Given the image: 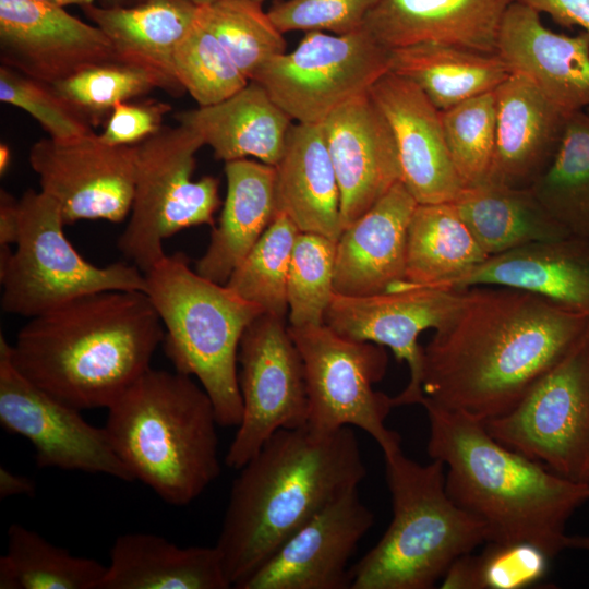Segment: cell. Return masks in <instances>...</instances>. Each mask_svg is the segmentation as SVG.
I'll return each instance as SVG.
<instances>
[{"label": "cell", "mask_w": 589, "mask_h": 589, "mask_svg": "<svg viewBox=\"0 0 589 589\" xmlns=\"http://www.w3.org/2000/svg\"><path fill=\"white\" fill-rule=\"evenodd\" d=\"M0 100L28 112L55 140L94 133L92 124L52 85L0 67Z\"/></svg>", "instance_id": "cell-42"}, {"label": "cell", "mask_w": 589, "mask_h": 589, "mask_svg": "<svg viewBox=\"0 0 589 589\" xmlns=\"http://www.w3.org/2000/svg\"><path fill=\"white\" fill-rule=\"evenodd\" d=\"M587 110H589V109H587Z\"/></svg>", "instance_id": "cell-56"}, {"label": "cell", "mask_w": 589, "mask_h": 589, "mask_svg": "<svg viewBox=\"0 0 589 589\" xmlns=\"http://www.w3.org/2000/svg\"><path fill=\"white\" fill-rule=\"evenodd\" d=\"M227 194L219 223L194 269L226 284L276 215L275 168L248 158L225 163Z\"/></svg>", "instance_id": "cell-29"}, {"label": "cell", "mask_w": 589, "mask_h": 589, "mask_svg": "<svg viewBox=\"0 0 589 589\" xmlns=\"http://www.w3.org/2000/svg\"><path fill=\"white\" fill-rule=\"evenodd\" d=\"M322 128L340 190L345 228L401 181L398 152L390 127L369 92L334 110Z\"/></svg>", "instance_id": "cell-20"}, {"label": "cell", "mask_w": 589, "mask_h": 589, "mask_svg": "<svg viewBox=\"0 0 589 589\" xmlns=\"http://www.w3.org/2000/svg\"><path fill=\"white\" fill-rule=\"evenodd\" d=\"M497 55L566 113L589 109L587 32L575 36L554 33L539 13L514 1L502 21Z\"/></svg>", "instance_id": "cell-22"}, {"label": "cell", "mask_w": 589, "mask_h": 589, "mask_svg": "<svg viewBox=\"0 0 589 589\" xmlns=\"http://www.w3.org/2000/svg\"><path fill=\"white\" fill-rule=\"evenodd\" d=\"M20 209L16 249L0 251L4 312L31 318L97 291H145V275L134 264L99 267L82 257L63 232L59 205L44 192L25 191Z\"/></svg>", "instance_id": "cell-8"}, {"label": "cell", "mask_w": 589, "mask_h": 589, "mask_svg": "<svg viewBox=\"0 0 589 589\" xmlns=\"http://www.w3.org/2000/svg\"><path fill=\"white\" fill-rule=\"evenodd\" d=\"M389 72L413 82L443 111L494 92L513 70L497 53L423 43L389 50Z\"/></svg>", "instance_id": "cell-32"}, {"label": "cell", "mask_w": 589, "mask_h": 589, "mask_svg": "<svg viewBox=\"0 0 589 589\" xmlns=\"http://www.w3.org/2000/svg\"><path fill=\"white\" fill-rule=\"evenodd\" d=\"M199 9L191 0H142L134 7L94 3L82 7L85 15L110 40L119 60L152 69L180 88L173 72V52L193 25Z\"/></svg>", "instance_id": "cell-30"}, {"label": "cell", "mask_w": 589, "mask_h": 589, "mask_svg": "<svg viewBox=\"0 0 589 589\" xmlns=\"http://www.w3.org/2000/svg\"><path fill=\"white\" fill-rule=\"evenodd\" d=\"M380 0H284L268 11L283 33L324 32L344 35L363 27L369 12Z\"/></svg>", "instance_id": "cell-43"}, {"label": "cell", "mask_w": 589, "mask_h": 589, "mask_svg": "<svg viewBox=\"0 0 589 589\" xmlns=\"http://www.w3.org/2000/svg\"><path fill=\"white\" fill-rule=\"evenodd\" d=\"M106 567L72 555L26 527L12 524L0 558L1 589H98Z\"/></svg>", "instance_id": "cell-34"}, {"label": "cell", "mask_w": 589, "mask_h": 589, "mask_svg": "<svg viewBox=\"0 0 589 589\" xmlns=\"http://www.w3.org/2000/svg\"><path fill=\"white\" fill-rule=\"evenodd\" d=\"M242 417L225 464L239 470L277 431L306 425L303 361L286 320L262 313L242 334L238 349Z\"/></svg>", "instance_id": "cell-13"}, {"label": "cell", "mask_w": 589, "mask_h": 589, "mask_svg": "<svg viewBox=\"0 0 589 589\" xmlns=\"http://www.w3.org/2000/svg\"><path fill=\"white\" fill-rule=\"evenodd\" d=\"M165 329L141 290H104L31 317L10 359L34 385L79 410L110 407L139 377Z\"/></svg>", "instance_id": "cell-3"}, {"label": "cell", "mask_w": 589, "mask_h": 589, "mask_svg": "<svg viewBox=\"0 0 589 589\" xmlns=\"http://www.w3.org/2000/svg\"><path fill=\"white\" fill-rule=\"evenodd\" d=\"M426 450L447 472L450 498L480 521L486 543L529 542L551 558L567 549L566 525L589 501V484L569 481L497 442L483 421L423 397Z\"/></svg>", "instance_id": "cell-4"}, {"label": "cell", "mask_w": 589, "mask_h": 589, "mask_svg": "<svg viewBox=\"0 0 589 589\" xmlns=\"http://www.w3.org/2000/svg\"><path fill=\"white\" fill-rule=\"evenodd\" d=\"M200 15L249 81L268 61L286 52L284 34L254 0L200 5Z\"/></svg>", "instance_id": "cell-38"}, {"label": "cell", "mask_w": 589, "mask_h": 589, "mask_svg": "<svg viewBox=\"0 0 589 589\" xmlns=\"http://www.w3.org/2000/svg\"><path fill=\"white\" fill-rule=\"evenodd\" d=\"M384 458L393 519L351 566V588H433L456 558L486 542L484 528L448 495L441 460L422 465L401 449Z\"/></svg>", "instance_id": "cell-6"}, {"label": "cell", "mask_w": 589, "mask_h": 589, "mask_svg": "<svg viewBox=\"0 0 589 589\" xmlns=\"http://www.w3.org/2000/svg\"><path fill=\"white\" fill-rule=\"evenodd\" d=\"M254 1L262 4L265 0H254Z\"/></svg>", "instance_id": "cell-55"}, {"label": "cell", "mask_w": 589, "mask_h": 589, "mask_svg": "<svg viewBox=\"0 0 589 589\" xmlns=\"http://www.w3.org/2000/svg\"><path fill=\"white\" fill-rule=\"evenodd\" d=\"M107 409L113 449L168 504H190L218 478L219 424L192 376L151 368Z\"/></svg>", "instance_id": "cell-5"}, {"label": "cell", "mask_w": 589, "mask_h": 589, "mask_svg": "<svg viewBox=\"0 0 589 589\" xmlns=\"http://www.w3.org/2000/svg\"><path fill=\"white\" fill-rule=\"evenodd\" d=\"M441 582L443 589H479L477 575V556L471 553L456 558Z\"/></svg>", "instance_id": "cell-47"}, {"label": "cell", "mask_w": 589, "mask_h": 589, "mask_svg": "<svg viewBox=\"0 0 589 589\" xmlns=\"http://www.w3.org/2000/svg\"><path fill=\"white\" fill-rule=\"evenodd\" d=\"M300 230L284 213L273 221L225 284L244 300L286 320L287 279L292 249Z\"/></svg>", "instance_id": "cell-37"}, {"label": "cell", "mask_w": 589, "mask_h": 589, "mask_svg": "<svg viewBox=\"0 0 589 589\" xmlns=\"http://www.w3.org/2000/svg\"><path fill=\"white\" fill-rule=\"evenodd\" d=\"M537 13H545L564 27H579L589 34V0H515Z\"/></svg>", "instance_id": "cell-46"}, {"label": "cell", "mask_w": 589, "mask_h": 589, "mask_svg": "<svg viewBox=\"0 0 589 589\" xmlns=\"http://www.w3.org/2000/svg\"><path fill=\"white\" fill-rule=\"evenodd\" d=\"M221 555L214 546H178L164 537L119 536L98 589H228Z\"/></svg>", "instance_id": "cell-28"}, {"label": "cell", "mask_w": 589, "mask_h": 589, "mask_svg": "<svg viewBox=\"0 0 589 589\" xmlns=\"http://www.w3.org/2000/svg\"><path fill=\"white\" fill-rule=\"evenodd\" d=\"M369 94L390 127L401 182L417 203L453 202L465 185L447 148L441 110L413 82L389 71Z\"/></svg>", "instance_id": "cell-19"}, {"label": "cell", "mask_w": 589, "mask_h": 589, "mask_svg": "<svg viewBox=\"0 0 589 589\" xmlns=\"http://www.w3.org/2000/svg\"><path fill=\"white\" fill-rule=\"evenodd\" d=\"M488 256L452 202L417 204L407 229L405 280L389 290L440 287Z\"/></svg>", "instance_id": "cell-33"}, {"label": "cell", "mask_w": 589, "mask_h": 589, "mask_svg": "<svg viewBox=\"0 0 589 589\" xmlns=\"http://www.w3.org/2000/svg\"><path fill=\"white\" fill-rule=\"evenodd\" d=\"M80 412L23 376L10 359V344L0 336V423L32 443L37 467L133 481L106 429L89 424Z\"/></svg>", "instance_id": "cell-14"}, {"label": "cell", "mask_w": 589, "mask_h": 589, "mask_svg": "<svg viewBox=\"0 0 589 589\" xmlns=\"http://www.w3.org/2000/svg\"><path fill=\"white\" fill-rule=\"evenodd\" d=\"M441 120L452 161L465 188L484 182L496 140L494 92L471 97L441 111Z\"/></svg>", "instance_id": "cell-41"}, {"label": "cell", "mask_w": 589, "mask_h": 589, "mask_svg": "<svg viewBox=\"0 0 589 589\" xmlns=\"http://www.w3.org/2000/svg\"><path fill=\"white\" fill-rule=\"evenodd\" d=\"M28 159L40 191L59 205L65 225L84 219L119 223L130 214L136 145H109L96 133L48 137L33 144Z\"/></svg>", "instance_id": "cell-15"}, {"label": "cell", "mask_w": 589, "mask_h": 589, "mask_svg": "<svg viewBox=\"0 0 589 589\" xmlns=\"http://www.w3.org/2000/svg\"><path fill=\"white\" fill-rule=\"evenodd\" d=\"M483 424L506 447L589 484V326L514 408Z\"/></svg>", "instance_id": "cell-11"}, {"label": "cell", "mask_w": 589, "mask_h": 589, "mask_svg": "<svg viewBox=\"0 0 589 589\" xmlns=\"http://www.w3.org/2000/svg\"><path fill=\"white\" fill-rule=\"evenodd\" d=\"M275 168L276 213L300 232L338 240L342 228L340 190L322 123L291 125Z\"/></svg>", "instance_id": "cell-26"}, {"label": "cell", "mask_w": 589, "mask_h": 589, "mask_svg": "<svg viewBox=\"0 0 589 589\" xmlns=\"http://www.w3.org/2000/svg\"><path fill=\"white\" fill-rule=\"evenodd\" d=\"M567 549H578L589 552V536H568Z\"/></svg>", "instance_id": "cell-51"}, {"label": "cell", "mask_w": 589, "mask_h": 589, "mask_svg": "<svg viewBox=\"0 0 589 589\" xmlns=\"http://www.w3.org/2000/svg\"><path fill=\"white\" fill-rule=\"evenodd\" d=\"M288 329L304 366L306 426L320 434L359 428L384 456L400 450V435L385 423L395 408L393 397L374 388L386 373L385 348L344 337L325 323Z\"/></svg>", "instance_id": "cell-10"}, {"label": "cell", "mask_w": 589, "mask_h": 589, "mask_svg": "<svg viewBox=\"0 0 589 589\" xmlns=\"http://www.w3.org/2000/svg\"><path fill=\"white\" fill-rule=\"evenodd\" d=\"M423 347L422 392L481 421L508 412L574 346L589 314L528 291L474 286Z\"/></svg>", "instance_id": "cell-1"}, {"label": "cell", "mask_w": 589, "mask_h": 589, "mask_svg": "<svg viewBox=\"0 0 589 589\" xmlns=\"http://www.w3.org/2000/svg\"><path fill=\"white\" fill-rule=\"evenodd\" d=\"M461 290L400 286L360 297L334 293L325 324L349 339L388 347L398 362H406L409 382L393 397L394 406L420 405L422 392V332L440 327L457 306Z\"/></svg>", "instance_id": "cell-16"}, {"label": "cell", "mask_w": 589, "mask_h": 589, "mask_svg": "<svg viewBox=\"0 0 589 589\" xmlns=\"http://www.w3.org/2000/svg\"><path fill=\"white\" fill-rule=\"evenodd\" d=\"M494 94L496 140L485 181L530 188L551 164L569 115L520 72H512Z\"/></svg>", "instance_id": "cell-21"}, {"label": "cell", "mask_w": 589, "mask_h": 589, "mask_svg": "<svg viewBox=\"0 0 589 589\" xmlns=\"http://www.w3.org/2000/svg\"><path fill=\"white\" fill-rule=\"evenodd\" d=\"M169 104L156 99L117 104L98 137L109 145L134 146L156 134L164 125Z\"/></svg>", "instance_id": "cell-45"}, {"label": "cell", "mask_w": 589, "mask_h": 589, "mask_svg": "<svg viewBox=\"0 0 589 589\" xmlns=\"http://www.w3.org/2000/svg\"><path fill=\"white\" fill-rule=\"evenodd\" d=\"M173 72L199 106L218 104L250 81L200 15L175 49Z\"/></svg>", "instance_id": "cell-39"}, {"label": "cell", "mask_w": 589, "mask_h": 589, "mask_svg": "<svg viewBox=\"0 0 589 589\" xmlns=\"http://www.w3.org/2000/svg\"><path fill=\"white\" fill-rule=\"evenodd\" d=\"M52 86L92 127L108 117L117 104L144 96L155 88L173 95L183 92L163 74L121 60L89 67Z\"/></svg>", "instance_id": "cell-36"}, {"label": "cell", "mask_w": 589, "mask_h": 589, "mask_svg": "<svg viewBox=\"0 0 589 589\" xmlns=\"http://www.w3.org/2000/svg\"><path fill=\"white\" fill-rule=\"evenodd\" d=\"M374 525L358 488L334 500L298 529L237 589L351 588L349 561Z\"/></svg>", "instance_id": "cell-17"}, {"label": "cell", "mask_w": 589, "mask_h": 589, "mask_svg": "<svg viewBox=\"0 0 589 589\" xmlns=\"http://www.w3.org/2000/svg\"><path fill=\"white\" fill-rule=\"evenodd\" d=\"M127 0H101L104 7L123 5Z\"/></svg>", "instance_id": "cell-53"}, {"label": "cell", "mask_w": 589, "mask_h": 589, "mask_svg": "<svg viewBox=\"0 0 589 589\" xmlns=\"http://www.w3.org/2000/svg\"><path fill=\"white\" fill-rule=\"evenodd\" d=\"M388 71L389 50L362 27L344 35L306 32L294 50L273 58L252 81L293 121L322 123Z\"/></svg>", "instance_id": "cell-12"}, {"label": "cell", "mask_w": 589, "mask_h": 589, "mask_svg": "<svg viewBox=\"0 0 589 589\" xmlns=\"http://www.w3.org/2000/svg\"><path fill=\"white\" fill-rule=\"evenodd\" d=\"M452 204L488 255L570 236L530 188L485 181L464 188Z\"/></svg>", "instance_id": "cell-31"}, {"label": "cell", "mask_w": 589, "mask_h": 589, "mask_svg": "<svg viewBox=\"0 0 589 589\" xmlns=\"http://www.w3.org/2000/svg\"><path fill=\"white\" fill-rule=\"evenodd\" d=\"M10 163V149L8 145L1 144L0 145V172H5L8 166Z\"/></svg>", "instance_id": "cell-52"}, {"label": "cell", "mask_w": 589, "mask_h": 589, "mask_svg": "<svg viewBox=\"0 0 589 589\" xmlns=\"http://www.w3.org/2000/svg\"><path fill=\"white\" fill-rule=\"evenodd\" d=\"M417 204L399 181L344 228L336 241V293L376 294L405 280L407 229Z\"/></svg>", "instance_id": "cell-23"}, {"label": "cell", "mask_w": 589, "mask_h": 589, "mask_svg": "<svg viewBox=\"0 0 589 589\" xmlns=\"http://www.w3.org/2000/svg\"><path fill=\"white\" fill-rule=\"evenodd\" d=\"M530 189L570 235L589 238V110L568 116L551 164Z\"/></svg>", "instance_id": "cell-35"}, {"label": "cell", "mask_w": 589, "mask_h": 589, "mask_svg": "<svg viewBox=\"0 0 589 589\" xmlns=\"http://www.w3.org/2000/svg\"><path fill=\"white\" fill-rule=\"evenodd\" d=\"M21 224L20 200L16 201L7 191H0V245L15 244Z\"/></svg>", "instance_id": "cell-48"}, {"label": "cell", "mask_w": 589, "mask_h": 589, "mask_svg": "<svg viewBox=\"0 0 589 589\" xmlns=\"http://www.w3.org/2000/svg\"><path fill=\"white\" fill-rule=\"evenodd\" d=\"M474 286L528 291L589 314V238L570 235L489 255L436 288Z\"/></svg>", "instance_id": "cell-25"}, {"label": "cell", "mask_w": 589, "mask_h": 589, "mask_svg": "<svg viewBox=\"0 0 589 589\" xmlns=\"http://www.w3.org/2000/svg\"><path fill=\"white\" fill-rule=\"evenodd\" d=\"M44 4L64 8L68 5H80L81 8L87 4H93L95 0H34Z\"/></svg>", "instance_id": "cell-50"}, {"label": "cell", "mask_w": 589, "mask_h": 589, "mask_svg": "<svg viewBox=\"0 0 589 589\" xmlns=\"http://www.w3.org/2000/svg\"><path fill=\"white\" fill-rule=\"evenodd\" d=\"M366 476L352 428L283 429L239 469L216 546L232 588L298 529Z\"/></svg>", "instance_id": "cell-2"}, {"label": "cell", "mask_w": 589, "mask_h": 589, "mask_svg": "<svg viewBox=\"0 0 589 589\" xmlns=\"http://www.w3.org/2000/svg\"><path fill=\"white\" fill-rule=\"evenodd\" d=\"M191 1L194 2L197 5H206V4L215 3V2L220 1V0H191Z\"/></svg>", "instance_id": "cell-54"}, {"label": "cell", "mask_w": 589, "mask_h": 589, "mask_svg": "<svg viewBox=\"0 0 589 589\" xmlns=\"http://www.w3.org/2000/svg\"><path fill=\"white\" fill-rule=\"evenodd\" d=\"M515 0H380L363 27L388 50L423 43L497 53L502 21Z\"/></svg>", "instance_id": "cell-24"}, {"label": "cell", "mask_w": 589, "mask_h": 589, "mask_svg": "<svg viewBox=\"0 0 589 589\" xmlns=\"http://www.w3.org/2000/svg\"><path fill=\"white\" fill-rule=\"evenodd\" d=\"M203 145L182 123L163 127L136 145L132 207L118 248L143 273L166 255L165 239L189 227L215 226L218 179H192L194 156Z\"/></svg>", "instance_id": "cell-9"}, {"label": "cell", "mask_w": 589, "mask_h": 589, "mask_svg": "<svg viewBox=\"0 0 589 589\" xmlns=\"http://www.w3.org/2000/svg\"><path fill=\"white\" fill-rule=\"evenodd\" d=\"M0 59L2 65L50 85L119 60L96 25L34 0H0Z\"/></svg>", "instance_id": "cell-18"}, {"label": "cell", "mask_w": 589, "mask_h": 589, "mask_svg": "<svg viewBox=\"0 0 589 589\" xmlns=\"http://www.w3.org/2000/svg\"><path fill=\"white\" fill-rule=\"evenodd\" d=\"M35 492V483L32 479L12 472L8 468L0 467V497L7 498L15 495H32Z\"/></svg>", "instance_id": "cell-49"}, {"label": "cell", "mask_w": 589, "mask_h": 589, "mask_svg": "<svg viewBox=\"0 0 589 589\" xmlns=\"http://www.w3.org/2000/svg\"><path fill=\"white\" fill-rule=\"evenodd\" d=\"M336 240L299 232L287 279L288 320L291 326L321 325L335 293Z\"/></svg>", "instance_id": "cell-40"}, {"label": "cell", "mask_w": 589, "mask_h": 589, "mask_svg": "<svg viewBox=\"0 0 589 589\" xmlns=\"http://www.w3.org/2000/svg\"><path fill=\"white\" fill-rule=\"evenodd\" d=\"M145 275V292L165 329L175 371L194 376L209 396L219 426H238L242 398L238 349L248 325L264 311L225 284L200 275L189 257L165 255Z\"/></svg>", "instance_id": "cell-7"}, {"label": "cell", "mask_w": 589, "mask_h": 589, "mask_svg": "<svg viewBox=\"0 0 589 589\" xmlns=\"http://www.w3.org/2000/svg\"><path fill=\"white\" fill-rule=\"evenodd\" d=\"M176 119L194 130L219 160L253 157L271 166L279 161L293 124L255 81L218 104L181 111Z\"/></svg>", "instance_id": "cell-27"}, {"label": "cell", "mask_w": 589, "mask_h": 589, "mask_svg": "<svg viewBox=\"0 0 589 589\" xmlns=\"http://www.w3.org/2000/svg\"><path fill=\"white\" fill-rule=\"evenodd\" d=\"M477 556L479 589H522L542 580L552 560L529 542H488Z\"/></svg>", "instance_id": "cell-44"}]
</instances>
